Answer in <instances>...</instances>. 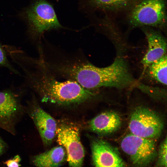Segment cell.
Instances as JSON below:
<instances>
[{
	"instance_id": "obj_17",
	"label": "cell",
	"mask_w": 167,
	"mask_h": 167,
	"mask_svg": "<svg viewBox=\"0 0 167 167\" xmlns=\"http://www.w3.org/2000/svg\"><path fill=\"white\" fill-rule=\"evenodd\" d=\"M167 138L165 137L161 143L159 148L157 156V161L156 166L160 167H167Z\"/></svg>"
},
{
	"instance_id": "obj_10",
	"label": "cell",
	"mask_w": 167,
	"mask_h": 167,
	"mask_svg": "<svg viewBox=\"0 0 167 167\" xmlns=\"http://www.w3.org/2000/svg\"><path fill=\"white\" fill-rule=\"evenodd\" d=\"M93 165L96 167H122L126 166L118 151L101 139L93 140L91 145Z\"/></svg>"
},
{
	"instance_id": "obj_14",
	"label": "cell",
	"mask_w": 167,
	"mask_h": 167,
	"mask_svg": "<svg viewBox=\"0 0 167 167\" xmlns=\"http://www.w3.org/2000/svg\"><path fill=\"white\" fill-rule=\"evenodd\" d=\"M143 74L155 83L166 86L167 54L148 65Z\"/></svg>"
},
{
	"instance_id": "obj_11",
	"label": "cell",
	"mask_w": 167,
	"mask_h": 167,
	"mask_svg": "<svg viewBox=\"0 0 167 167\" xmlns=\"http://www.w3.org/2000/svg\"><path fill=\"white\" fill-rule=\"evenodd\" d=\"M148 49L141 61L143 69L153 62L167 54L166 39L160 33L152 30H145Z\"/></svg>"
},
{
	"instance_id": "obj_2",
	"label": "cell",
	"mask_w": 167,
	"mask_h": 167,
	"mask_svg": "<svg viewBox=\"0 0 167 167\" xmlns=\"http://www.w3.org/2000/svg\"><path fill=\"white\" fill-rule=\"evenodd\" d=\"M15 63L23 72L27 85L42 103L58 106H77L93 102L102 96L101 89H87L75 81L58 78L39 56L35 58L23 52Z\"/></svg>"
},
{
	"instance_id": "obj_16",
	"label": "cell",
	"mask_w": 167,
	"mask_h": 167,
	"mask_svg": "<svg viewBox=\"0 0 167 167\" xmlns=\"http://www.w3.org/2000/svg\"><path fill=\"white\" fill-rule=\"evenodd\" d=\"M135 87L153 99L160 100L166 97V90L164 88L149 86L137 81Z\"/></svg>"
},
{
	"instance_id": "obj_12",
	"label": "cell",
	"mask_w": 167,
	"mask_h": 167,
	"mask_svg": "<svg viewBox=\"0 0 167 167\" xmlns=\"http://www.w3.org/2000/svg\"><path fill=\"white\" fill-rule=\"evenodd\" d=\"M122 124V118L117 113L112 111L103 112L92 118L89 126L93 132L99 134L112 133L118 130Z\"/></svg>"
},
{
	"instance_id": "obj_6",
	"label": "cell",
	"mask_w": 167,
	"mask_h": 167,
	"mask_svg": "<svg viewBox=\"0 0 167 167\" xmlns=\"http://www.w3.org/2000/svg\"><path fill=\"white\" fill-rule=\"evenodd\" d=\"M33 37H40L45 32L62 28L53 6L44 0H38L26 12Z\"/></svg>"
},
{
	"instance_id": "obj_5",
	"label": "cell",
	"mask_w": 167,
	"mask_h": 167,
	"mask_svg": "<svg viewBox=\"0 0 167 167\" xmlns=\"http://www.w3.org/2000/svg\"><path fill=\"white\" fill-rule=\"evenodd\" d=\"M120 146L135 166H147L157 156L154 139L141 137L131 133L123 138Z\"/></svg>"
},
{
	"instance_id": "obj_19",
	"label": "cell",
	"mask_w": 167,
	"mask_h": 167,
	"mask_svg": "<svg viewBox=\"0 0 167 167\" xmlns=\"http://www.w3.org/2000/svg\"><path fill=\"white\" fill-rule=\"evenodd\" d=\"M21 158L20 156L17 155L12 158L8 159L4 162L7 166L9 167H18L21 166L20 162Z\"/></svg>"
},
{
	"instance_id": "obj_7",
	"label": "cell",
	"mask_w": 167,
	"mask_h": 167,
	"mask_svg": "<svg viewBox=\"0 0 167 167\" xmlns=\"http://www.w3.org/2000/svg\"><path fill=\"white\" fill-rule=\"evenodd\" d=\"M25 112L19 95L11 90L0 91V128L16 133V126Z\"/></svg>"
},
{
	"instance_id": "obj_13",
	"label": "cell",
	"mask_w": 167,
	"mask_h": 167,
	"mask_svg": "<svg viewBox=\"0 0 167 167\" xmlns=\"http://www.w3.org/2000/svg\"><path fill=\"white\" fill-rule=\"evenodd\" d=\"M66 160V150L60 145L33 156L32 162L33 165L38 167H57L61 166Z\"/></svg>"
},
{
	"instance_id": "obj_9",
	"label": "cell",
	"mask_w": 167,
	"mask_h": 167,
	"mask_svg": "<svg viewBox=\"0 0 167 167\" xmlns=\"http://www.w3.org/2000/svg\"><path fill=\"white\" fill-rule=\"evenodd\" d=\"M25 109L33 121L43 144L46 146L50 145L56 135L57 123L40 105L34 93L27 101Z\"/></svg>"
},
{
	"instance_id": "obj_15",
	"label": "cell",
	"mask_w": 167,
	"mask_h": 167,
	"mask_svg": "<svg viewBox=\"0 0 167 167\" xmlns=\"http://www.w3.org/2000/svg\"><path fill=\"white\" fill-rule=\"evenodd\" d=\"M134 0H89L94 7L109 10H118L125 8Z\"/></svg>"
},
{
	"instance_id": "obj_18",
	"label": "cell",
	"mask_w": 167,
	"mask_h": 167,
	"mask_svg": "<svg viewBox=\"0 0 167 167\" xmlns=\"http://www.w3.org/2000/svg\"><path fill=\"white\" fill-rule=\"evenodd\" d=\"M7 54L4 46L0 44V66L6 68L14 73L19 74L18 71L13 67L9 61Z\"/></svg>"
},
{
	"instance_id": "obj_1",
	"label": "cell",
	"mask_w": 167,
	"mask_h": 167,
	"mask_svg": "<svg viewBox=\"0 0 167 167\" xmlns=\"http://www.w3.org/2000/svg\"><path fill=\"white\" fill-rule=\"evenodd\" d=\"M48 66L58 79L75 81L89 89H124L134 86L136 82L127 61L121 56H118L110 65L99 67L80 51L70 52L59 49L52 55Z\"/></svg>"
},
{
	"instance_id": "obj_4",
	"label": "cell",
	"mask_w": 167,
	"mask_h": 167,
	"mask_svg": "<svg viewBox=\"0 0 167 167\" xmlns=\"http://www.w3.org/2000/svg\"><path fill=\"white\" fill-rule=\"evenodd\" d=\"M130 23L135 27L164 26L166 22L165 0H142L132 9Z\"/></svg>"
},
{
	"instance_id": "obj_8",
	"label": "cell",
	"mask_w": 167,
	"mask_h": 167,
	"mask_svg": "<svg viewBox=\"0 0 167 167\" xmlns=\"http://www.w3.org/2000/svg\"><path fill=\"white\" fill-rule=\"evenodd\" d=\"M79 132L77 127L70 124H62L57 128V141L65 148L70 166L80 167L83 165L85 151Z\"/></svg>"
},
{
	"instance_id": "obj_20",
	"label": "cell",
	"mask_w": 167,
	"mask_h": 167,
	"mask_svg": "<svg viewBox=\"0 0 167 167\" xmlns=\"http://www.w3.org/2000/svg\"><path fill=\"white\" fill-rule=\"evenodd\" d=\"M7 148L6 143L0 137V156L6 152Z\"/></svg>"
},
{
	"instance_id": "obj_3",
	"label": "cell",
	"mask_w": 167,
	"mask_h": 167,
	"mask_svg": "<svg viewBox=\"0 0 167 167\" xmlns=\"http://www.w3.org/2000/svg\"><path fill=\"white\" fill-rule=\"evenodd\" d=\"M164 126L162 118L156 112L142 106L137 107L134 109L128 123L131 133L141 137L154 139L160 136Z\"/></svg>"
}]
</instances>
